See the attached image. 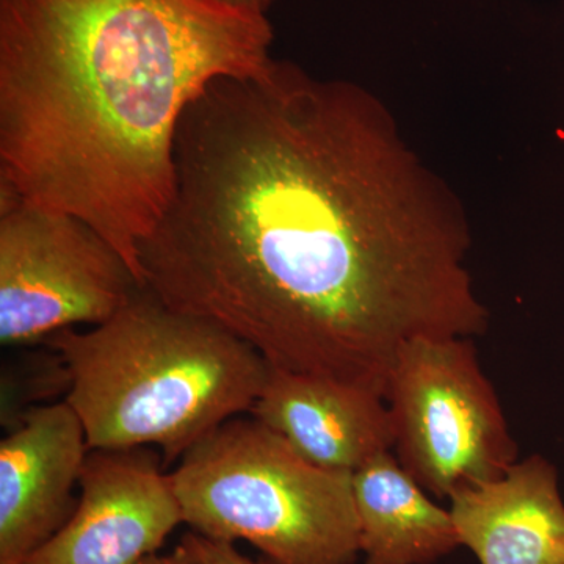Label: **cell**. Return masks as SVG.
I'll return each mask as SVG.
<instances>
[{"label": "cell", "mask_w": 564, "mask_h": 564, "mask_svg": "<svg viewBox=\"0 0 564 564\" xmlns=\"http://www.w3.org/2000/svg\"><path fill=\"white\" fill-rule=\"evenodd\" d=\"M182 547L187 549L188 554L198 564H261L252 562L251 558L240 554L234 543L226 541L210 540L196 532H188L182 538Z\"/></svg>", "instance_id": "7c38bea8"}, {"label": "cell", "mask_w": 564, "mask_h": 564, "mask_svg": "<svg viewBox=\"0 0 564 564\" xmlns=\"http://www.w3.org/2000/svg\"><path fill=\"white\" fill-rule=\"evenodd\" d=\"M273 39L218 0H0V192L87 221L143 285L185 110Z\"/></svg>", "instance_id": "7a4b0ae2"}, {"label": "cell", "mask_w": 564, "mask_h": 564, "mask_svg": "<svg viewBox=\"0 0 564 564\" xmlns=\"http://www.w3.org/2000/svg\"><path fill=\"white\" fill-rule=\"evenodd\" d=\"M386 403L397 459L425 491L447 497L502 477L518 445L470 337L421 339L400 352Z\"/></svg>", "instance_id": "5b68a950"}, {"label": "cell", "mask_w": 564, "mask_h": 564, "mask_svg": "<svg viewBox=\"0 0 564 564\" xmlns=\"http://www.w3.org/2000/svg\"><path fill=\"white\" fill-rule=\"evenodd\" d=\"M170 478L193 532L247 541L269 564H355L361 554L352 474L307 462L252 415L221 423Z\"/></svg>", "instance_id": "277c9868"}, {"label": "cell", "mask_w": 564, "mask_h": 564, "mask_svg": "<svg viewBox=\"0 0 564 564\" xmlns=\"http://www.w3.org/2000/svg\"><path fill=\"white\" fill-rule=\"evenodd\" d=\"M87 434L66 402L29 408L0 443V564H24L68 524Z\"/></svg>", "instance_id": "ba28073f"}, {"label": "cell", "mask_w": 564, "mask_h": 564, "mask_svg": "<svg viewBox=\"0 0 564 564\" xmlns=\"http://www.w3.org/2000/svg\"><path fill=\"white\" fill-rule=\"evenodd\" d=\"M162 454L151 447L90 451L68 524L24 564H139L184 524Z\"/></svg>", "instance_id": "52a82bcc"}, {"label": "cell", "mask_w": 564, "mask_h": 564, "mask_svg": "<svg viewBox=\"0 0 564 564\" xmlns=\"http://www.w3.org/2000/svg\"><path fill=\"white\" fill-rule=\"evenodd\" d=\"M43 344L68 372L65 402L90 451L159 447L170 466L261 395L269 362L218 323L166 306L148 288L87 332Z\"/></svg>", "instance_id": "3957f363"}, {"label": "cell", "mask_w": 564, "mask_h": 564, "mask_svg": "<svg viewBox=\"0 0 564 564\" xmlns=\"http://www.w3.org/2000/svg\"><path fill=\"white\" fill-rule=\"evenodd\" d=\"M232 9L250 11V13L267 14L274 0H218Z\"/></svg>", "instance_id": "5bb4252c"}, {"label": "cell", "mask_w": 564, "mask_h": 564, "mask_svg": "<svg viewBox=\"0 0 564 564\" xmlns=\"http://www.w3.org/2000/svg\"><path fill=\"white\" fill-rule=\"evenodd\" d=\"M250 414L323 469L352 474L393 448L384 397L326 378L270 366Z\"/></svg>", "instance_id": "9c48e42d"}, {"label": "cell", "mask_w": 564, "mask_h": 564, "mask_svg": "<svg viewBox=\"0 0 564 564\" xmlns=\"http://www.w3.org/2000/svg\"><path fill=\"white\" fill-rule=\"evenodd\" d=\"M139 564H198L196 560L193 558L191 554H188L187 549L182 547V545H177L174 549L173 554L170 555H159L152 554L144 556L143 560Z\"/></svg>", "instance_id": "4fadbf2b"}, {"label": "cell", "mask_w": 564, "mask_h": 564, "mask_svg": "<svg viewBox=\"0 0 564 564\" xmlns=\"http://www.w3.org/2000/svg\"><path fill=\"white\" fill-rule=\"evenodd\" d=\"M364 564H432L459 544L451 510L432 502L384 452L352 473Z\"/></svg>", "instance_id": "8fae6325"}, {"label": "cell", "mask_w": 564, "mask_h": 564, "mask_svg": "<svg viewBox=\"0 0 564 564\" xmlns=\"http://www.w3.org/2000/svg\"><path fill=\"white\" fill-rule=\"evenodd\" d=\"M143 285L87 221L0 192V343L101 325Z\"/></svg>", "instance_id": "8992f818"}, {"label": "cell", "mask_w": 564, "mask_h": 564, "mask_svg": "<svg viewBox=\"0 0 564 564\" xmlns=\"http://www.w3.org/2000/svg\"><path fill=\"white\" fill-rule=\"evenodd\" d=\"M174 163L143 285L270 366L386 397L406 345L488 329L462 202L361 85L276 58L221 77Z\"/></svg>", "instance_id": "6da1fadb"}, {"label": "cell", "mask_w": 564, "mask_h": 564, "mask_svg": "<svg viewBox=\"0 0 564 564\" xmlns=\"http://www.w3.org/2000/svg\"><path fill=\"white\" fill-rule=\"evenodd\" d=\"M459 544L480 564H564V503L555 467L541 455L488 484L451 496Z\"/></svg>", "instance_id": "30bf717a"}]
</instances>
